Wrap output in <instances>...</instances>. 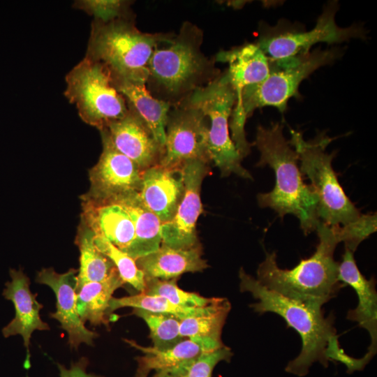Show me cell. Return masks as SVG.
<instances>
[{
	"instance_id": "cell-1",
	"label": "cell",
	"mask_w": 377,
	"mask_h": 377,
	"mask_svg": "<svg viewBox=\"0 0 377 377\" xmlns=\"http://www.w3.org/2000/svg\"><path fill=\"white\" fill-rule=\"evenodd\" d=\"M283 125L272 123L269 128L257 127L253 143L260 151L257 167L268 165L274 172L275 185L268 193L257 195L260 207L274 210L283 220L287 214L296 216L304 235L316 230L318 198L310 184L304 183L297 165L298 154L283 134Z\"/></svg>"
},
{
	"instance_id": "cell-2",
	"label": "cell",
	"mask_w": 377,
	"mask_h": 377,
	"mask_svg": "<svg viewBox=\"0 0 377 377\" xmlns=\"http://www.w3.org/2000/svg\"><path fill=\"white\" fill-rule=\"evenodd\" d=\"M202 31L186 21L177 35L155 48L146 83L154 98L176 105L221 74L215 59L202 52Z\"/></svg>"
},
{
	"instance_id": "cell-3",
	"label": "cell",
	"mask_w": 377,
	"mask_h": 377,
	"mask_svg": "<svg viewBox=\"0 0 377 377\" xmlns=\"http://www.w3.org/2000/svg\"><path fill=\"white\" fill-rule=\"evenodd\" d=\"M315 252L290 269H281L275 251H265L258 265L257 280L267 288L300 303L323 307L346 286L338 279L339 263L334 258L340 239L336 226L320 221Z\"/></svg>"
},
{
	"instance_id": "cell-4",
	"label": "cell",
	"mask_w": 377,
	"mask_h": 377,
	"mask_svg": "<svg viewBox=\"0 0 377 377\" xmlns=\"http://www.w3.org/2000/svg\"><path fill=\"white\" fill-rule=\"evenodd\" d=\"M343 54L341 49L320 47L295 57L269 61V73L263 82L245 87L236 101L229 128L231 139L242 158L251 152L246 138L244 126L246 119L258 108L275 107L281 113L287 108L288 100L300 96V83L318 68L334 63Z\"/></svg>"
},
{
	"instance_id": "cell-5",
	"label": "cell",
	"mask_w": 377,
	"mask_h": 377,
	"mask_svg": "<svg viewBox=\"0 0 377 377\" xmlns=\"http://www.w3.org/2000/svg\"><path fill=\"white\" fill-rule=\"evenodd\" d=\"M239 277L240 290L250 293L258 301L251 304L255 312L278 314L301 337V351L287 364L285 371L303 377L315 362L327 368L329 361L325 348L330 339L337 334L333 314L325 316L323 307L300 303L267 288L243 268L239 269Z\"/></svg>"
},
{
	"instance_id": "cell-6",
	"label": "cell",
	"mask_w": 377,
	"mask_h": 377,
	"mask_svg": "<svg viewBox=\"0 0 377 377\" xmlns=\"http://www.w3.org/2000/svg\"><path fill=\"white\" fill-rule=\"evenodd\" d=\"M174 36L142 32L133 17L108 22L94 20L85 57L103 64L112 77L146 84L153 52Z\"/></svg>"
},
{
	"instance_id": "cell-7",
	"label": "cell",
	"mask_w": 377,
	"mask_h": 377,
	"mask_svg": "<svg viewBox=\"0 0 377 377\" xmlns=\"http://www.w3.org/2000/svg\"><path fill=\"white\" fill-rule=\"evenodd\" d=\"M290 132L289 142L298 154L300 170L310 180L317 196L320 221L329 226H343L358 219L362 214L346 195L332 165L337 151H326L334 138L322 131L306 141L301 132Z\"/></svg>"
},
{
	"instance_id": "cell-8",
	"label": "cell",
	"mask_w": 377,
	"mask_h": 377,
	"mask_svg": "<svg viewBox=\"0 0 377 377\" xmlns=\"http://www.w3.org/2000/svg\"><path fill=\"white\" fill-rule=\"evenodd\" d=\"M199 109L207 121V149L210 161L222 177L235 174L245 179L251 175L242 165V158L229 133V119L237 97L226 71L213 81L196 89L186 99Z\"/></svg>"
},
{
	"instance_id": "cell-9",
	"label": "cell",
	"mask_w": 377,
	"mask_h": 377,
	"mask_svg": "<svg viewBox=\"0 0 377 377\" xmlns=\"http://www.w3.org/2000/svg\"><path fill=\"white\" fill-rule=\"evenodd\" d=\"M64 95L85 123L99 131L124 117L125 98L114 87L110 73L101 63L85 57L66 76Z\"/></svg>"
},
{
	"instance_id": "cell-10",
	"label": "cell",
	"mask_w": 377,
	"mask_h": 377,
	"mask_svg": "<svg viewBox=\"0 0 377 377\" xmlns=\"http://www.w3.org/2000/svg\"><path fill=\"white\" fill-rule=\"evenodd\" d=\"M338 9L337 1L329 2L314 28L306 31L285 20L279 21L274 27L262 23L256 44L269 59L278 60L306 54L318 43L332 44L353 38L365 39L367 31L362 26L353 24L343 28L337 24L335 15Z\"/></svg>"
},
{
	"instance_id": "cell-11",
	"label": "cell",
	"mask_w": 377,
	"mask_h": 377,
	"mask_svg": "<svg viewBox=\"0 0 377 377\" xmlns=\"http://www.w3.org/2000/svg\"><path fill=\"white\" fill-rule=\"evenodd\" d=\"M207 121L186 100L171 106L165 126L164 154L158 165L179 167L189 160L210 161L207 149Z\"/></svg>"
},
{
	"instance_id": "cell-12",
	"label": "cell",
	"mask_w": 377,
	"mask_h": 377,
	"mask_svg": "<svg viewBox=\"0 0 377 377\" xmlns=\"http://www.w3.org/2000/svg\"><path fill=\"white\" fill-rule=\"evenodd\" d=\"M208 164L201 160H189L181 165L184 192L173 217L161 225V244L180 249L200 246L196 223L202 212L200 189L209 172Z\"/></svg>"
},
{
	"instance_id": "cell-13",
	"label": "cell",
	"mask_w": 377,
	"mask_h": 377,
	"mask_svg": "<svg viewBox=\"0 0 377 377\" xmlns=\"http://www.w3.org/2000/svg\"><path fill=\"white\" fill-rule=\"evenodd\" d=\"M101 137L103 151L89 171L91 187L84 195L95 200H110L138 192L143 171L118 151L104 135Z\"/></svg>"
},
{
	"instance_id": "cell-14",
	"label": "cell",
	"mask_w": 377,
	"mask_h": 377,
	"mask_svg": "<svg viewBox=\"0 0 377 377\" xmlns=\"http://www.w3.org/2000/svg\"><path fill=\"white\" fill-rule=\"evenodd\" d=\"M77 269H70L58 273L52 267L43 268L38 272L36 282L49 286L56 297V311L50 314L57 320L68 336V344L77 349L81 343L94 345L98 333L88 330L80 319L77 310Z\"/></svg>"
},
{
	"instance_id": "cell-15",
	"label": "cell",
	"mask_w": 377,
	"mask_h": 377,
	"mask_svg": "<svg viewBox=\"0 0 377 377\" xmlns=\"http://www.w3.org/2000/svg\"><path fill=\"white\" fill-rule=\"evenodd\" d=\"M126 114L101 130L112 145L142 170L158 165L164 154L145 121L129 105Z\"/></svg>"
},
{
	"instance_id": "cell-16",
	"label": "cell",
	"mask_w": 377,
	"mask_h": 377,
	"mask_svg": "<svg viewBox=\"0 0 377 377\" xmlns=\"http://www.w3.org/2000/svg\"><path fill=\"white\" fill-rule=\"evenodd\" d=\"M9 274L11 280L5 283L2 295L13 302L15 316L1 332L5 338L22 336L27 352L24 367L28 369L31 366L29 346L32 333L36 330H49L50 327L40 316L43 306L37 300V294L31 293L28 276L21 269H10Z\"/></svg>"
},
{
	"instance_id": "cell-17",
	"label": "cell",
	"mask_w": 377,
	"mask_h": 377,
	"mask_svg": "<svg viewBox=\"0 0 377 377\" xmlns=\"http://www.w3.org/2000/svg\"><path fill=\"white\" fill-rule=\"evenodd\" d=\"M354 252L345 248L342 259L339 263L338 279L345 286L355 291L358 303L355 309L348 311L346 318L356 322L369 332L371 343L369 352L376 354L377 349V292L376 279H367L357 267Z\"/></svg>"
},
{
	"instance_id": "cell-18",
	"label": "cell",
	"mask_w": 377,
	"mask_h": 377,
	"mask_svg": "<svg viewBox=\"0 0 377 377\" xmlns=\"http://www.w3.org/2000/svg\"><path fill=\"white\" fill-rule=\"evenodd\" d=\"M180 166L170 168L156 165L145 170L142 174L139 197L162 223L173 217L183 195Z\"/></svg>"
},
{
	"instance_id": "cell-19",
	"label": "cell",
	"mask_w": 377,
	"mask_h": 377,
	"mask_svg": "<svg viewBox=\"0 0 377 377\" xmlns=\"http://www.w3.org/2000/svg\"><path fill=\"white\" fill-rule=\"evenodd\" d=\"M82 221L96 235H101L126 252L135 238L133 223L117 200H95L82 196Z\"/></svg>"
},
{
	"instance_id": "cell-20",
	"label": "cell",
	"mask_w": 377,
	"mask_h": 377,
	"mask_svg": "<svg viewBox=\"0 0 377 377\" xmlns=\"http://www.w3.org/2000/svg\"><path fill=\"white\" fill-rule=\"evenodd\" d=\"M215 61L228 64L226 72L237 100L245 87L263 82L269 73V58L256 43L221 50L216 55Z\"/></svg>"
},
{
	"instance_id": "cell-21",
	"label": "cell",
	"mask_w": 377,
	"mask_h": 377,
	"mask_svg": "<svg viewBox=\"0 0 377 377\" xmlns=\"http://www.w3.org/2000/svg\"><path fill=\"white\" fill-rule=\"evenodd\" d=\"M145 279H171L186 272H202L208 267L200 246L175 249L161 244L155 252L135 260Z\"/></svg>"
},
{
	"instance_id": "cell-22",
	"label": "cell",
	"mask_w": 377,
	"mask_h": 377,
	"mask_svg": "<svg viewBox=\"0 0 377 377\" xmlns=\"http://www.w3.org/2000/svg\"><path fill=\"white\" fill-rule=\"evenodd\" d=\"M124 341L144 354L136 358L138 368L148 373L151 370L156 372L172 370L198 357L205 353L221 348L206 341L188 338L183 339L175 345L165 349L142 346L133 340L125 339Z\"/></svg>"
},
{
	"instance_id": "cell-23",
	"label": "cell",
	"mask_w": 377,
	"mask_h": 377,
	"mask_svg": "<svg viewBox=\"0 0 377 377\" xmlns=\"http://www.w3.org/2000/svg\"><path fill=\"white\" fill-rule=\"evenodd\" d=\"M114 200H117L124 207L134 226L135 238L126 253L136 260L157 251L162 244V223L156 215L145 206L138 192L117 198Z\"/></svg>"
},
{
	"instance_id": "cell-24",
	"label": "cell",
	"mask_w": 377,
	"mask_h": 377,
	"mask_svg": "<svg viewBox=\"0 0 377 377\" xmlns=\"http://www.w3.org/2000/svg\"><path fill=\"white\" fill-rule=\"evenodd\" d=\"M117 91L147 124L154 138L163 147L165 140V126L171 105L154 98L146 84L112 77Z\"/></svg>"
},
{
	"instance_id": "cell-25",
	"label": "cell",
	"mask_w": 377,
	"mask_h": 377,
	"mask_svg": "<svg viewBox=\"0 0 377 377\" xmlns=\"http://www.w3.org/2000/svg\"><path fill=\"white\" fill-rule=\"evenodd\" d=\"M230 308L229 301L221 297H215L207 306L198 307L180 319L182 337L206 341L220 348L224 346L221 333Z\"/></svg>"
},
{
	"instance_id": "cell-26",
	"label": "cell",
	"mask_w": 377,
	"mask_h": 377,
	"mask_svg": "<svg viewBox=\"0 0 377 377\" xmlns=\"http://www.w3.org/2000/svg\"><path fill=\"white\" fill-rule=\"evenodd\" d=\"M124 284L116 270L103 281L86 282L77 286V310L82 321L94 326H107L112 295Z\"/></svg>"
},
{
	"instance_id": "cell-27",
	"label": "cell",
	"mask_w": 377,
	"mask_h": 377,
	"mask_svg": "<svg viewBox=\"0 0 377 377\" xmlns=\"http://www.w3.org/2000/svg\"><path fill=\"white\" fill-rule=\"evenodd\" d=\"M75 243L80 251L76 288L86 282L103 281L117 270L112 263L97 248L94 233L82 221L78 228Z\"/></svg>"
},
{
	"instance_id": "cell-28",
	"label": "cell",
	"mask_w": 377,
	"mask_h": 377,
	"mask_svg": "<svg viewBox=\"0 0 377 377\" xmlns=\"http://www.w3.org/2000/svg\"><path fill=\"white\" fill-rule=\"evenodd\" d=\"M133 313L147 325L153 347L158 349L170 348L184 338L180 334V318L175 315L149 312L133 309Z\"/></svg>"
},
{
	"instance_id": "cell-29",
	"label": "cell",
	"mask_w": 377,
	"mask_h": 377,
	"mask_svg": "<svg viewBox=\"0 0 377 377\" xmlns=\"http://www.w3.org/2000/svg\"><path fill=\"white\" fill-rule=\"evenodd\" d=\"M94 242L99 251L112 263L123 282L142 293L145 288V276L135 260L101 235L94 234Z\"/></svg>"
},
{
	"instance_id": "cell-30",
	"label": "cell",
	"mask_w": 377,
	"mask_h": 377,
	"mask_svg": "<svg viewBox=\"0 0 377 377\" xmlns=\"http://www.w3.org/2000/svg\"><path fill=\"white\" fill-rule=\"evenodd\" d=\"M124 307L139 309L149 312L170 313L180 319L194 312L196 308H185L172 304L164 297L140 293L137 295L123 297H112L110 302L109 314Z\"/></svg>"
},
{
	"instance_id": "cell-31",
	"label": "cell",
	"mask_w": 377,
	"mask_h": 377,
	"mask_svg": "<svg viewBox=\"0 0 377 377\" xmlns=\"http://www.w3.org/2000/svg\"><path fill=\"white\" fill-rule=\"evenodd\" d=\"M145 279V288L142 293L161 296L179 306L202 307L212 302L215 298H207L195 293L184 290L177 285L178 278L168 280L155 278Z\"/></svg>"
},
{
	"instance_id": "cell-32",
	"label": "cell",
	"mask_w": 377,
	"mask_h": 377,
	"mask_svg": "<svg viewBox=\"0 0 377 377\" xmlns=\"http://www.w3.org/2000/svg\"><path fill=\"white\" fill-rule=\"evenodd\" d=\"M232 356L230 348L223 347L207 353L165 372H156L161 377H212L213 370L221 361L229 362Z\"/></svg>"
},
{
	"instance_id": "cell-33",
	"label": "cell",
	"mask_w": 377,
	"mask_h": 377,
	"mask_svg": "<svg viewBox=\"0 0 377 377\" xmlns=\"http://www.w3.org/2000/svg\"><path fill=\"white\" fill-rule=\"evenodd\" d=\"M131 2L121 0H80L73 6L93 15L95 20L108 22L119 18L133 17Z\"/></svg>"
},
{
	"instance_id": "cell-34",
	"label": "cell",
	"mask_w": 377,
	"mask_h": 377,
	"mask_svg": "<svg viewBox=\"0 0 377 377\" xmlns=\"http://www.w3.org/2000/svg\"><path fill=\"white\" fill-rule=\"evenodd\" d=\"M377 230L376 212L361 214L358 219L343 226H338L337 230L345 248L353 252L360 244Z\"/></svg>"
},
{
	"instance_id": "cell-35",
	"label": "cell",
	"mask_w": 377,
	"mask_h": 377,
	"mask_svg": "<svg viewBox=\"0 0 377 377\" xmlns=\"http://www.w3.org/2000/svg\"><path fill=\"white\" fill-rule=\"evenodd\" d=\"M374 355V354L369 351L360 358H355L348 355L341 348L337 334L330 339L325 348V357L327 360L343 364L347 368V373L349 374L355 371L363 370Z\"/></svg>"
},
{
	"instance_id": "cell-36",
	"label": "cell",
	"mask_w": 377,
	"mask_h": 377,
	"mask_svg": "<svg viewBox=\"0 0 377 377\" xmlns=\"http://www.w3.org/2000/svg\"><path fill=\"white\" fill-rule=\"evenodd\" d=\"M89 361L82 357L77 362H73L70 368H66L61 364H57L60 377H102L87 371Z\"/></svg>"
},
{
	"instance_id": "cell-37",
	"label": "cell",
	"mask_w": 377,
	"mask_h": 377,
	"mask_svg": "<svg viewBox=\"0 0 377 377\" xmlns=\"http://www.w3.org/2000/svg\"><path fill=\"white\" fill-rule=\"evenodd\" d=\"M148 374V372L138 368L135 377H147Z\"/></svg>"
},
{
	"instance_id": "cell-38",
	"label": "cell",
	"mask_w": 377,
	"mask_h": 377,
	"mask_svg": "<svg viewBox=\"0 0 377 377\" xmlns=\"http://www.w3.org/2000/svg\"><path fill=\"white\" fill-rule=\"evenodd\" d=\"M153 377H161L159 374H156Z\"/></svg>"
}]
</instances>
